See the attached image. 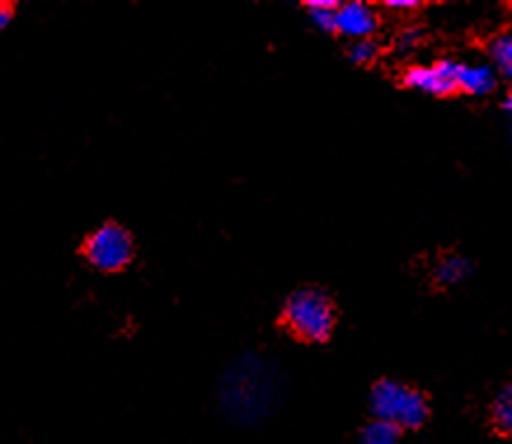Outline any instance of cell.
I'll return each instance as SVG.
<instances>
[{
    "instance_id": "8",
    "label": "cell",
    "mask_w": 512,
    "mask_h": 444,
    "mask_svg": "<svg viewBox=\"0 0 512 444\" xmlns=\"http://www.w3.org/2000/svg\"><path fill=\"white\" fill-rule=\"evenodd\" d=\"M470 271H473V264H470L466 257H461V254H447V257L437 261L435 280L444 287L461 285V282L470 275Z\"/></svg>"
},
{
    "instance_id": "16",
    "label": "cell",
    "mask_w": 512,
    "mask_h": 444,
    "mask_svg": "<svg viewBox=\"0 0 512 444\" xmlns=\"http://www.w3.org/2000/svg\"><path fill=\"white\" fill-rule=\"evenodd\" d=\"M508 113H510V118H512V94L508 97Z\"/></svg>"
},
{
    "instance_id": "1",
    "label": "cell",
    "mask_w": 512,
    "mask_h": 444,
    "mask_svg": "<svg viewBox=\"0 0 512 444\" xmlns=\"http://www.w3.org/2000/svg\"><path fill=\"white\" fill-rule=\"evenodd\" d=\"M282 376L271 362L261 358H240L233 362L221 381V407L231 419L252 423L264 419L280 400Z\"/></svg>"
},
{
    "instance_id": "13",
    "label": "cell",
    "mask_w": 512,
    "mask_h": 444,
    "mask_svg": "<svg viewBox=\"0 0 512 444\" xmlns=\"http://www.w3.org/2000/svg\"><path fill=\"white\" fill-rule=\"evenodd\" d=\"M348 57H350V62H353V64H372L374 59L379 57V45H376L372 38L355 40V43L350 45Z\"/></svg>"
},
{
    "instance_id": "11",
    "label": "cell",
    "mask_w": 512,
    "mask_h": 444,
    "mask_svg": "<svg viewBox=\"0 0 512 444\" xmlns=\"http://www.w3.org/2000/svg\"><path fill=\"white\" fill-rule=\"evenodd\" d=\"M336 10H339V3H334V0H311L308 3L311 22L325 33L336 31Z\"/></svg>"
},
{
    "instance_id": "10",
    "label": "cell",
    "mask_w": 512,
    "mask_h": 444,
    "mask_svg": "<svg viewBox=\"0 0 512 444\" xmlns=\"http://www.w3.org/2000/svg\"><path fill=\"white\" fill-rule=\"evenodd\" d=\"M402 430L393 423L374 419L362 430V444H400Z\"/></svg>"
},
{
    "instance_id": "4",
    "label": "cell",
    "mask_w": 512,
    "mask_h": 444,
    "mask_svg": "<svg viewBox=\"0 0 512 444\" xmlns=\"http://www.w3.org/2000/svg\"><path fill=\"white\" fill-rule=\"evenodd\" d=\"M83 257L101 273L125 271L134 259V240L120 224H104L87 235L83 242Z\"/></svg>"
},
{
    "instance_id": "15",
    "label": "cell",
    "mask_w": 512,
    "mask_h": 444,
    "mask_svg": "<svg viewBox=\"0 0 512 444\" xmlns=\"http://www.w3.org/2000/svg\"><path fill=\"white\" fill-rule=\"evenodd\" d=\"M388 8L390 10H414V8H419V3H414V0H390Z\"/></svg>"
},
{
    "instance_id": "12",
    "label": "cell",
    "mask_w": 512,
    "mask_h": 444,
    "mask_svg": "<svg viewBox=\"0 0 512 444\" xmlns=\"http://www.w3.org/2000/svg\"><path fill=\"white\" fill-rule=\"evenodd\" d=\"M491 57L505 76L512 78V36H501L491 43Z\"/></svg>"
},
{
    "instance_id": "5",
    "label": "cell",
    "mask_w": 512,
    "mask_h": 444,
    "mask_svg": "<svg viewBox=\"0 0 512 444\" xmlns=\"http://www.w3.org/2000/svg\"><path fill=\"white\" fill-rule=\"evenodd\" d=\"M458 69L461 64L447 62V59L428 66H414L404 73V85L423 94H433V97H447L458 90Z\"/></svg>"
},
{
    "instance_id": "9",
    "label": "cell",
    "mask_w": 512,
    "mask_h": 444,
    "mask_svg": "<svg viewBox=\"0 0 512 444\" xmlns=\"http://www.w3.org/2000/svg\"><path fill=\"white\" fill-rule=\"evenodd\" d=\"M491 419L503 435H512V381L498 390L494 405H491Z\"/></svg>"
},
{
    "instance_id": "7",
    "label": "cell",
    "mask_w": 512,
    "mask_h": 444,
    "mask_svg": "<svg viewBox=\"0 0 512 444\" xmlns=\"http://www.w3.org/2000/svg\"><path fill=\"white\" fill-rule=\"evenodd\" d=\"M496 87V73L487 64H461L458 69V90L466 94H489Z\"/></svg>"
},
{
    "instance_id": "6",
    "label": "cell",
    "mask_w": 512,
    "mask_h": 444,
    "mask_svg": "<svg viewBox=\"0 0 512 444\" xmlns=\"http://www.w3.org/2000/svg\"><path fill=\"white\" fill-rule=\"evenodd\" d=\"M376 26H379V17L365 3H346L336 10V31L346 38L367 40L374 36Z\"/></svg>"
},
{
    "instance_id": "2",
    "label": "cell",
    "mask_w": 512,
    "mask_h": 444,
    "mask_svg": "<svg viewBox=\"0 0 512 444\" xmlns=\"http://www.w3.org/2000/svg\"><path fill=\"white\" fill-rule=\"evenodd\" d=\"M282 322L296 339L308 343L327 341L336 322L332 299L318 287L296 289L282 308Z\"/></svg>"
},
{
    "instance_id": "14",
    "label": "cell",
    "mask_w": 512,
    "mask_h": 444,
    "mask_svg": "<svg viewBox=\"0 0 512 444\" xmlns=\"http://www.w3.org/2000/svg\"><path fill=\"white\" fill-rule=\"evenodd\" d=\"M12 17H15V10H12V5L10 3H3V0H0V31L8 29L10 22H12Z\"/></svg>"
},
{
    "instance_id": "3",
    "label": "cell",
    "mask_w": 512,
    "mask_h": 444,
    "mask_svg": "<svg viewBox=\"0 0 512 444\" xmlns=\"http://www.w3.org/2000/svg\"><path fill=\"white\" fill-rule=\"evenodd\" d=\"M369 407L379 421L400 430L419 428L428 416V402L419 390L400 381H379L369 395Z\"/></svg>"
}]
</instances>
